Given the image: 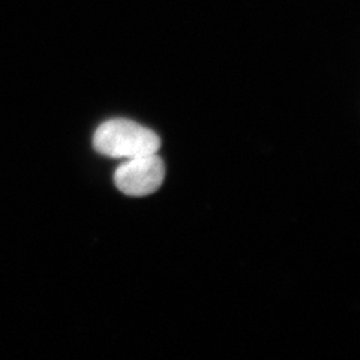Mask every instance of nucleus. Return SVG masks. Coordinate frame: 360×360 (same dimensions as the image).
<instances>
[{
	"label": "nucleus",
	"instance_id": "f257e3e1",
	"mask_svg": "<svg viewBox=\"0 0 360 360\" xmlns=\"http://www.w3.org/2000/svg\"><path fill=\"white\" fill-rule=\"evenodd\" d=\"M96 152L110 158H137L158 153L161 139L152 129L128 119H111L101 123L94 135Z\"/></svg>",
	"mask_w": 360,
	"mask_h": 360
},
{
	"label": "nucleus",
	"instance_id": "f03ea898",
	"mask_svg": "<svg viewBox=\"0 0 360 360\" xmlns=\"http://www.w3.org/2000/svg\"><path fill=\"white\" fill-rule=\"evenodd\" d=\"M165 177L164 161L156 153L131 158L115 173L120 193L129 197H144L156 193Z\"/></svg>",
	"mask_w": 360,
	"mask_h": 360
}]
</instances>
